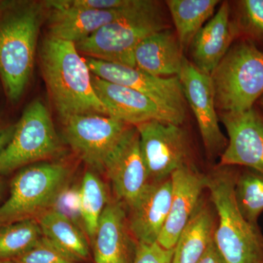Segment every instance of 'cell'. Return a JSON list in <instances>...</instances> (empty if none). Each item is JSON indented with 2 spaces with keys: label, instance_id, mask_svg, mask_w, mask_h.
Returning <instances> with one entry per match:
<instances>
[{
  "label": "cell",
  "instance_id": "1",
  "mask_svg": "<svg viewBox=\"0 0 263 263\" xmlns=\"http://www.w3.org/2000/svg\"><path fill=\"white\" fill-rule=\"evenodd\" d=\"M44 3L5 1L0 9V79L11 103L23 95L34 66Z\"/></svg>",
  "mask_w": 263,
  "mask_h": 263
},
{
  "label": "cell",
  "instance_id": "2",
  "mask_svg": "<svg viewBox=\"0 0 263 263\" xmlns=\"http://www.w3.org/2000/svg\"><path fill=\"white\" fill-rule=\"evenodd\" d=\"M41 58L45 80L62 122L84 114L108 117L93 89L91 71L75 43L48 36L43 41Z\"/></svg>",
  "mask_w": 263,
  "mask_h": 263
},
{
  "label": "cell",
  "instance_id": "3",
  "mask_svg": "<svg viewBox=\"0 0 263 263\" xmlns=\"http://www.w3.org/2000/svg\"><path fill=\"white\" fill-rule=\"evenodd\" d=\"M230 167L206 175V189L219 219L214 242L226 263H263V235L238 209L234 192L238 171Z\"/></svg>",
  "mask_w": 263,
  "mask_h": 263
},
{
  "label": "cell",
  "instance_id": "4",
  "mask_svg": "<svg viewBox=\"0 0 263 263\" xmlns=\"http://www.w3.org/2000/svg\"><path fill=\"white\" fill-rule=\"evenodd\" d=\"M210 76L219 114L247 111L263 95V52L241 40L232 45Z\"/></svg>",
  "mask_w": 263,
  "mask_h": 263
},
{
  "label": "cell",
  "instance_id": "5",
  "mask_svg": "<svg viewBox=\"0 0 263 263\" xmlns=\"http://www.w3.org/2000/svg\"><path fill=\"white\" fill-rule=\"evenodd\" d=\"M170 27L162 5L149 0L141 9L103 26L75 45L78 51L91 58L136 67V46L150 34Z\"/></svg>",
  "mask_w": 263,
  "mask_h": 263
},
{
  "label": "cell",
  "instance_id": "6",
  "mask_svg": "<svg viewBox=\"0 0 263 263\" xmlns=\"http://www.w3.org/2000/svg\"><path fill=\"white\" fill-rule=\"evenodd\" d=\"M70 176L68 166L62 162H37L18 170L10 182L9 197L0 205V227L37 219L51 209Z\"/></svg>",
  "mask_w": 263,
  "mask_h": 263
},
{
  "label": "cell",
  "instance_id": "7",
  "mask_svg": "<svg viewBox=\"0 0 263 263\" xmlns=\"http://www.w3.org/2000/svg\"><path fill=\"white\" fill-rule=\"evenodd\" d=\"M60 152L49 110L41 100H34L24 110L11 139L0 154V176L49 160Z\"/></svg>",
  "mask_w": 263,
  "mask_h": 263
},
{
  "label": "cell",
  "instance_id": "8",
  "mask_svg": "<svg viewBox=\"0 0 263 263\" xmlns=\"http://www.w3.org/2000/svg\"><path fill=\"white\" fill-rule=\"evenodd\" d=\"M135 127L151 182L169 179L175 171L192 164L187 135L181 125L152 120Z\"/></svg>",
  "mask_w": 263,
  "mask_h": 263
},
{
  "label": "cell",
  "instance_id": "9",
  "mask_svg": "<svg viewBox=\"0 0 263 263\" xmlns=\"http://www.w3.org/2000/svg\"><path fill=\"white\" fill-rule=\"evenodd\" d=\"M62 123L65 141L74 153L91 168L102 173L109 156L131 126L100 114L74 116Z\"/></svg>",
  "mask_w": 263,
  "mask_h": 263
},
{
  "label": "cell",
  "instance_id": "10",
  "mask_svg": "<svg viewBox=\"0 0 263 263\" xmlns=\"http://www.w3.org/2000/svg\"><path fill=\"white\" fill-rule=\"evenodd\" d=\"M93 75L109 82L130 88L145 95L164 109L186 117V103L178 76L158 77L137 67L88 57Z\"/></svg>",
  "mask_w": 263,
  "mask_h": 263
},
{
  "label": "cell",
  "instance_id": "11",
  "mask_svg": "<svg viewBox=\"0 0 263 263\" xmlns=\"http://www.w3.org/2000/svg\"><path fill=\"white\" fill-rule=\"evenodd\" d=\"M178 77L185 100L196 119L208 155H221L228 139L219 127L212 78L197 69L186 57Z\"/></svg>",
  "mask_w": 263,
  "mask_h": 263
},
{
  "label": "cell",
  "instance_id": "12",
  "mask_svg": "<svg viewBox=\"0 0 263 263\" xmlns=\"http://www.w3.org/2000/svg\"><path fill=\"white\" fill-rule=\"evenodd\" d=\"M112 183L117 200L130 209L151 182L135 126H129L109 156L104 172Z\"/></svg>",
  "mask_w": 263,
  "mask_h": 263
},
{
  "label": "cell",
  "instance_id": "13",
  "mask_svg": "<svg viewBox=\"0 0 263 263\" xmlns=\"http://www.w3.org/2000/svg\"><path fill=\"white\" fill-rule=\"evenodd\" d=\"M149 0H137L128 8L96 10L67 4L65 0L45 2L48 15L50 37L73 43L89 37L103 26L127 16L148 4Z\"/></svg>",
  "mask_w": 263,
  "mask_h": 263
},
{
  "label": "cell",
  "instance_id": "14",
  "mask_svg": "<svg viewBox=\"0 0 263 263\" xmlns=\"http://www.w3.org/2000/svg\"><path fill=\"white\" fill-rule=\"evenodd\" d=\"M228 135L221 167L240 166L263 175V113L254 106L239 114H219Z\"/></svg>",
  "mask_w": 263,
  "mask_h": 263
},
{
  "label": "cell",
  "instance_id": "15",
  "mask_svg": "<svg viewBox=\"0 0 263 263\" xmlns=\"http://www.w3.org/2000/svg\"><path fill=\"white\" fill-rule=\"evenodd\" d=\"M91 83L97 96L106 108L108 117L128 125L157 120L181 125L185 118L157 105L145 95L130 88L109 82L91 73Z\"/></svg>",
  "mask_w": 263,
  "mask_h": 263
},
{
  "label": "cell",
  "instance_id": "16",
  "mask_svg": "<svg viewBox=\"0 0 263 263\" xmlns=\"http://www.w3.org/2000/svg\"><path fill=\"white\" fill-rule=\"evenodd\" d=\"M172 197L168 216L157 243L165 249H174L180 234L200 202L206 189L207 176L200 174L193 164L183 166L173 173Z\"/></svg>",
  "mask_w": 263,
  "mask_h": 263
},
{
  "label": "cell",
  "instance_id": "17",
  "mask_svg": "<svg viewBox=\"0 0 263 263\" xmlns=\"http://www.w3.org/2000/svg\"><path fill=\"white\" fill-rule=\"evenodd\" d=\"M137 243L129 230L124 204L110 200L91 242L95 263H131Z\"/></svg>",
  "mask_w": 263,
  "mask_h": 263
},
{
  "label": "cell",
  "instance_id": "18",
  "mask_svg": "<svg viewBox=\"0 0 263 263\" xmlns=\"http://www.w3.org/2000/svg\"><path fill=\"white\" fill-rule=\"evenodd\" d=\"M238 35L234 20L230 18L229 3L224 2L193 38L189 47L192 63L210 76Z\"/></svg>",
  "mask_w": 263,
  "mask_h": 263
},
{
  "label": "cell",
  "instance_id": "19",
  "mask_svg": "<svg viewBox=\"0 0 263 263\" xmlns=\"http://www.w3.org/2000/svg\"><path fill=\"white\" fill-rule=\"evenodd\" d=\"M171 197V177L148 183L135 205L129 209L127 217L129 230L137 242H157L168 216Z\"/></svg>",
  "mask_w": 263,
  "mask_h": 263
},
{
  "label": "cell",
  "instance_id": "20",
  "mask_svg": "<svg viewBox=\"0 0 263 263\" xmlns=\"http://www.w3.org/2000/svg\"><path fill=\"white\" fill-rule=\"evenodd\" d=\"M176 33L171 28L144 38L134 51L136 67L158 77L179 76L185 57Z\"/></svg>",
  "mask_w": 263,
  "mask_h": 263
},
{
  "label": "cell",
  "instance_id": "21",
  "mask_svg": "<svg viewBox=\"0 0 263 263\" xmlns=\"http://www.w3.org/2000/svg\"><path fill=\"white\" fill-rule=\"evenodd\" d=\"M215 219L212 209L200 201L174 247L172 263H196L214 238Z\"/></svg>",
  "mask_w": 263,
  "mask_h": 263
},
{
  "label": "cell",
  "instance_id": "22",
  "mask_svg": "<svg viewBox=\"0 0 263 263\" xmlns=\"http://www.w3.org/2000/svg\"><path fill=\"white\" fill-rule=\"evenodd\" d=\"M37 220L43 236L71 259L79 262L89 258L87 235L72 221L53 209L43 213Z\"/></svg>",
  "mask_w": 263,
  "mask_h": 263
},
{
  "label": "cell",
  "instance_id": "23",
  "mask_svg": "<svg viewBox=\"0 0 263 263\" xmlns=\"http://www.w3.org/2000/svg\"><path fill=\"white\" fill-rule=\"evenodd\" d=\"M219 3L218 0L166 1L183 51L189 49L197 33L212 18Z\"/></svg>",
  "mask_w": 263,
  "mask_h": 263
},
{
  "label": "cell",
  "instance_id": "24",
  "mask_svg": "<svg viewBox=\"0 0 263 263\" xmlns=\"http://www.w3.org/2000/svg\"><path fill=\"white\" fill-rule=\"evenodd\" d=\"M43 236L36 219H24L0 227V260H13L25 254Z\"/></svg>",
  "mask_w": 263,
  "mask_h": 263
},
{
  "label": "cell",
  "instance_id": "25",
  "mask_svg": "<svg viewBox=\"0 0 263 263\" xmlns=\"http://www.w3.org/2000/svg\"><path fill=\"white\" fill-rule=\"evenodd\" d=\"M81 212L90 242L94 239L100 216L110 201L105 183L95 173H85L80 185Z\"/></svg>",
  "mask_w": 263,
  "mask_h": 263
},
{
  "label": "cell",
  "instance_id": "26",
  "mask_svg": "<svg viewBox=\"0 0 263 263\" xmlns=\"http://www.w3.org/2000/svg\"><path fill=\"white\" fill-rule=\"evenodd\" d=\"M237 205L246 220L258 226L263 212V175L252 169L238 171L235 183Z\"/></svg>",
  "mask_w": 263,
  "mask_h": 263
},
{
  "label": "cell",
  "instance_id": "27",
  "mask_svg": "<svg viewBox=\"0 0 263 263\" xmlns=\"http://www.w3.org/2000/svg\"><path fill=\"white\" fill-rule=\"evenodd\" d=\"M236 5L234 22L239 34L263 43V0H241Z\"/></svg>",
  "mask_w": 263,
  "mask_h": 263
},
{
  "label": "cell",
  "instance_id": "28",
  "mask_svg": "<svg viewBox=\"0 0 263 263\" xmlns=\"http://www.w3.org/2000/svg\"><path fill=\"white\" fill-rule=\"evenodd\" d=\"M51 209L65 216L86 233L81 212L80 186H70L68 183L59 194Z\"/></svg>",
  "mask_w": 263,
  "mask_h": 263
},
{
  "label": "cell",
  "instance_id": "29",
  "mask_svg": "<svg viewBox=\"0 0 263 263\" xmlns=\"http://www.w3.org/2000/svg\"><path fill=\"white\" fill-rule=\"evenodd\" d=\"M12 261L14 263H78L44 236L30 250Z\"/></svg>",
  "mask_w": 263,
  "mask_h": 263
},
{
  "label": "cell",
  "instance_id": "30",
  "mask_svg": "<svg viewBox=\"0 0 263 263\" xmlns=\"http://www.w3.org/2000/svg\"><path fill=\"white\" fill-rule=\"evenodd\" d=\"M174 249H165L157 242L137 243L131 263H172Z\"/></svg>",
  "mask_w": 263,
  "mask_h": 263
},
{
  "label": "cell",
  "instance_id": "31",
  "mask_svg": "<svg viewBox=\"0 0 263 263\" xmlns=\"http://www.w3.org/2000/svg\"><path fill=\"white\" fill-rule=\"evenodd\" d=\"M196 263H226V259L216 247L214 238L202 257Z\"/></svg>",
  "mask_w": 263,
  "mask_h": 263
},
{
  "label": "cell",
  "instance_id": "32",
  "mask_svg": "<svg viewBox=\"0 0 263 263\" xmlns=\"http://www.w3.org/2000/svg\"><path fill=\"white\" fill-rule=\"evenodd\" d=\"M15 127V124H0V154L11 139Z\"/></svg>",
  "mask_w": 263,
  "mask_h": 263
},
{
  "label": "cell",
  "instance_id": "33",
  "mask_svg": "<svg viewBox=\"0 0 263 263\" xmlns=\"http://www.w3.org/2000/svg\"><path fill=\"white\" fill-rule=\"evenodd\" d=\"M5 189V183L2 179V176H0V199L3 196V192H4Z\"/></svg>",
  "mask_w": 263,
  "mask_h": 263
},
{
  "label": "cell",
  "instance_id": "34",
  "mask_svg": "<svg viewBox=\"0 0 263 263\" xmlns=\"http://www.w3.org/2000/svg\"><path fill=\"white\" fill-rule=\"evenodd\" d=\"M257 103L258 104V106L260 108L261 111L263 113V95L260 97V98L259 99Z\"/></svg>",
  "mask_w": 263,
  "mask_h": 263
},
{
  "label": "cell",
  "instance_id": "35",
  "mask_svg": "<svg viewBox=\"0 0 263 263\" xmlns=\"http://www.w3.org/2000/svg\"><path fill=\"white\" fill-rule=\"evenodd\" d=\"M0 263H14L12 260H0Z\"/></svg>",
  "mask_w": 263,
  "mask_h": 263
},
{
  "label": "cell",
  "instance_id": "36",
  "mask_svg": "<svg viewBox=\"0 0 263 263\" xmlns=\"http://www.w3.org/2000/svg\"><path fill=\"white\" fill-rule=\"evenodd\" d=\"M5 1H0V9H1L2 7H3V4H4Z\"/></svg>",
  "mask_w": 263,
  "mask_h": 263
}]
</instances>
